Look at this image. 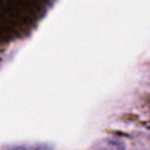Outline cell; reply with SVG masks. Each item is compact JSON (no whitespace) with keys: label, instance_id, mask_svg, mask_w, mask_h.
Instances as JSON below:
<instances>
[{"label":"cell","instance_id":"6da1fadb","mask_svg":"<svg viewBox=\"0 0 150 150\" xmlns=\"http://www.w3.org/2000/svg\"><path fill=\"white\" fill-rule=\"evenodd\" d=\"M3 150H50V146L36 144V145H11L5 146Z\"/></svg>","mask_w":150,"mask_h":150}]
</instances>
